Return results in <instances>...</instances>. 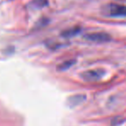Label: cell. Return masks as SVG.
<instances>
[{
  "label": "cell",
  "mask_w": 126,
  "mask_h": 126,
  "mask_svg": "<svg viewBox=\"0 0 126 126\" xmlns=\"http://www.w3.org/2000/svg\"><path fill=\"white\" fill-rule=\"evenodd\" d=\"M105 14L112 17L126 16V6L117 3H109L105 9Z\"/></svg>",
  "instance_id": "6da1fadb"
},
{
  "label": "cell",
  "mask_w": 126,
  "mask_h": 126,
  "mask_svg": "<svg viewBox=\"0 0 126 126\" xmlns=\"http://www.w3.org/2000/svg\"><path fill=\"white\" fill-rule=\"evenodd\" d=\"M76 63V60L75 59H70V60H67V61L63 62L62 63H60L58 66V70L59 71H63V70H66L68 69H70L71 66H73Z\"/></svg>",
  "instance_id": "52a82bcc"
},
{
  "label": "cell",
  "mask_w": 126,
  "mask_h": 126,
  "mask_svg": "<svg viewBox=\"0 0 126 126\" xmlns=\"http://www.w3.org/2000/svg\"><path fill=\"white\" fill-rule=\"evenodd\" d=\"M81 31V28L78 26L73 27V28H68V29L64 30L61 33V36L63 37V38H71V37H74L76 35H77L78 33H80V32Z\"/></svg>",
  "instance_id": "5b68a950"
},
{
  "label": "cell",
  "mask_w": 126,
  "mask_h": 126,
  "mask_svg": "<svg viewBox=\"0 0 126 126\" xmlns=\"http://www.w3.org/2000/svg\"><path fill=\"white\" fill-rule=\"evenodd\" d=\"M85 99H86V96H85L84 94H76V95H73V96L70 97L68 100V102L70 106H77V105L81 104Z\"/></svg>",
  "instance_id": "8992f818"
},
{
  "label": "cell",
  "mask_w": 126,
  "mask_h": 126,
  "mask_svg": "<svg viewBox=\"0 0 126 126\" xmlns=\"http://www.w3.org/2000/svg\"><path fill=\"white\" fill-rule=\"evenodd\" d=\"M83 38L87 40L97 43H106L111 40V36L107 33L104 32H95V33H87L83 36Z\"/></svg>",
  "instance_id": "3957f363"
},
{
  "label": "cell",
  "mask_w": 126,
  "mask_h": 126,
  "mask_svg": "<svg viewBox=\"0 0 126 126\" xmlns=\"http://www.w3.org/2000/svg\"><path fill=\"white\" fill-rule=\"evenodd\" d=\"M106 72L102 69H95V70H89L81 73V78L85 81L93 82V81H98L103 78Z\"/></svg>",
  "instance_id": "7a4b0ae2"
},
{
  "label": "cell",
  "mask_w": 126,
  "mask_h": 126,
  "mask_svg": "<svg viewBox=\"0 0 126 126\" xmlns=\"http://www.w3.org/2000/svg\"><path fill=\"white\" fill-rule=\"evenodd\" d=\"M48 0H32L28 3V8L31 10H40L48 5Z\"/></svg>",
  "instance_id": "277c9868"
}]
</instances>
